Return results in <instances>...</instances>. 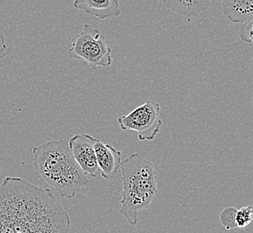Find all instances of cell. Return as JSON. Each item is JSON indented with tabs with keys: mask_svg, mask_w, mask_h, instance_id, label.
<instances>
[{
	"mask_svg": "<svg viewBox=\"0 0 253 233\" xmlns=\"http://www.w3.org/2000/svg\"><path fill=\"white\" fill-rule=\"evenodd\" d=\"M163 4L170 11L185 16H197L209 8L210 0H170L163 1Z\"/></svg>",
	"mask_w": 253,
	"mask_h": 233,
	"instance_id": "10",
	"label": "cell"
},
{
	"mask_svg": "<svg viewBox=\"0 0 253 233\" xmlns=\"http://www.w3.org/2000/svg\"><path fill=\"white\" fill-rule=\"evenodd\" d=\"M223 13L233 24L253 19V0H223Z\"/></svg>",
	"mask_w": 253,
	"mask_h": 233,
	"instance_id": "9",
	"label": "cell"
},
{
	"mask_svg": "<svg viewBox=\"0 0 253 233\" xmlns=\"http://www.w3.org/2000/svg\"><path fill=\"white\" fill-rule=\"evenodd\" d=\"M70 217L49 189L15 177L0 184V233H68Z\"/></svg>",
	"mask_w": 253,
	"mask_h": 233,
	"instance_id": "1",
	"label": "cell"
},
{
	"mask_svg": "<svg viewBox=\"0 0 253 233\" xmlns=\"http://www.w3.org/2000/svg\"><path fill=\"white\" fill-rule=\"evenodd\" d=\"M122 198L120 213L130 225H136L138 213L150 207L157 194L155 166L134 153L122 161Z\"/></svg>",
	"mask_w": 253,
	"mask_h": 233,
	"instance_id": "3",
	"label": "cell"
},
{
	"mask_svg": "<svg viewBox=\"0 0 253 233\" xmlns=\"http://www.w3.org/2000/svg\"><path fill=\"white\" fill-rule=\"evenodd\" d=\"M94 152L99 171H101L102 178L111 180L120 169L122 163V152L100 140H97L94 144Z\"/></svg>",
	"mask_w": 253,
	"mask_h": 233,
	"instance_id": "7",
	"label": "cell"
},
{
	"mask_svg": "<svg viewBox=\"0 0 253 233\" xmlns=\"http://www.w3.org/2000/svg\"><path fill=\"white\" fill-rule=\"evenodd\" d=\"M6 49H7V46L5 43V37L3 36V34L0 33V60L2 58H5V56L6 55Z\"/></svg>",
	"mask_w": 253,
	"mask_h": 233,
	"instance_id": "14",
	"label": "cell"
},
{
	"mask_svg": "<svg viewBox=\"0 0 253 233\" xmlns=\"http://www.w3.org/2000/svg\"><path fill=\"white\" fill-rule=\"evenodd\" d=\"M117 122L124 131H135L140 141H152L160 132V105L146 101L127 115L119 116Z\"/></svg>",
	"mask_w": 253,
	"mask_h": 233,
	"instance_id": "5",
	"label": "cell"
},
{
	"mask_svg": "<svg viewBox=\"0 0 253 233\" xmlns=\"http://www.w3.org/2000/svg\"><path fill=\"white\" fill-rule=\"evenodd\" d=\"M253 19L244 22L239 30V36L245 43L252 45L253 42Z\"/></svg>",
	"mask_w": 253,
	"mask_h": 233,
	"instance_id": "13",
	"label": "cell"
},
{
	"mask_svg": "<svg viewBox=\"0 0 253 233\" xmlns=\"http://www.w3.org/2000/svg\"><path fill=\"white\" fill-rule=\"evenodd\" d=\"M0 171H1V167H0Z\"/></svg>",
	"mask_w": 253,
	"mask_h": 233,
	"instance_id": "15",
	"label": "cell"
},
{
	"mask_svg": "<svg viewBox=\"0 0 253 233\" xmlns=\"http://www.w3.org/2000/svg\"><path fill=\"white\" fill-rule=\"evenodd\" d=\"M68 56L83 59L93 71L98 67L108 68L112 63V49L104 36L97 28L88 24H84L81 33L74 38Z\"/></svg>",
	"mask_w": 253,
	"mask_h": 233,
	"instance_id": "4",
	"label": "cell"
},
{
	"mask_svg": "<svg viewBox=\"0 0 253 233\" xmlns=\"http://www.w3.org/2000/svg\"><path fill=\"white\" fill-rule=\"evenodd\" d=\"M98 139L86 134H79L74 136L68 142L69 149L73 155L74 159L84 174L95 178L99 173L94 144Z\"/></svg>",
	"mask_w": 253,
	"mask_h": 233,
	"instance_id": "6",
	"label": "cell"
},
{
	"mask_svg": "<svg viewBox=\"0 0 253 233\" xmlns=\"http://www.w3.org/2000/svg\"><path fill=\"white\" fill-rule=\"evenodd\" d=\"M237 208L235 207H226L223 210L220 215L221 223L223 224L225 230H233L235 229L234 225V214Z\"/></svg>",
	"mask_w": 253,
	"mask_h": 233,
	"instance_id": "12",
	"label": "cell"
},
{
	"mask_svg": "<svg viewBox=\"0 0 253 233\" xmlns=\"http://www.w3.org/2000/svg\"><path fill=\"white\" fill-rule=\"evenodd\" d=\"M34 174L51 187L60 197L73 198L89 184L64 140L49 141L33 148Z\"/></svg>",
	"mask_w": 253,
	"mask_h": 233,
	"instance_id": "2",
	"label": "cell"
},
{
	"mask_svg": "<svg viewBox=\"0 0 253 233\" xmlns=\"http://www.w3.org/2000/svg\"><path fill=\"white\" fill-rule=\"evenodd\" d=\"M73 5L75 8L82 10L87 15H93L100 20L117 17L122 15V10L116 0H76Z\"/></svg>",
	"mask_w": 253,
	"mask_h": 233,
	"instance_id": "8",
	"label": "cell"
},
{
	"mask_svg": "<svg viewBox=\"0 0 253 233\" xmlns=\"http://www.w3.org/2000/svg\"><path fill=\"white\" fill-rule=\"evenodd\" d=\"M253 207L251 205L237 209L234 214L235 229H244L253 222Z\"/></svg>",
	"mask_w": 253,
	"mask_h": 233,
	"instance_id": "11",
	"label": "cell"
}]
</instances>
